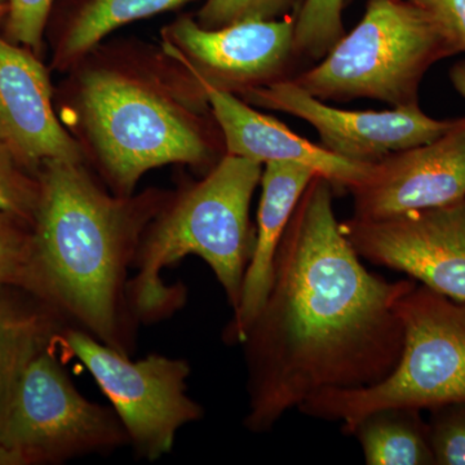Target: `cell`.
Listing matches in <instances>:
<instances>
[{"mask_svg": "<svg viewBox=\"0 0 465 465\" xmlns=\"http://www.w3.org/2000/svg\"><path fill=\"white\" fill-rule=\"evenodd\" d=\"M332 183L316 174L293 210L273 280L240 347L251 433L271 432L324 390L384 381L399 365L405 329L397 302L416 281L371 273L341 231Z\"/></svg>", "mask_w": 465, "mask_h": 465, "instance_id": "obj_1", "label": "cell"}, {"mask_svg": "<svg viewBox=\"0 0 465 465\" xmlns=\"http://www.w3.org/2000/svg\"><path fill=\"white\" fill-rule=\"evenodd\" d=\"M64 74L57 114L113 194L167 164L208 173L226 154L204 88L161 45L104 41Z\"/></svg>", "mask_w": 465, "mask_h": 465, "instance_id": "obj_2", "label": "cell"}, {"mask_svg": "<svg viewBox=\"0 0 465 465\" xmlns=\"http://www.w3.org/2000/svg\"><path fill=\"white\" fill-rule=\"evenodd\" d=\"M25 290L70 327L130 356L134 322L128 272L140 242L173 191L113 194L84 162L48 161L36 173Z\"/></svg>", "mask_w": 465, "mask_h": 465, "instance_id": "obj_3", "label": "cell"}, {"mask_svg": "<svg viewBox=\"0 0 465 465\" xmlns=\"http://www.w3.org/2000/svg\"><path fill=\"white\" fill-rule=\"evenodd\" d=\"M264 164L225 154L200 182L170 197L143 232L128 282V307L136 324L161 322L186 302L183 286H167L162 273L189 255L203 260L224 290L232 312L240 304L255 231L250 206Z\"/></svg>", "mask_w": 465, "mask_h": 465, "instance_id": "obj_4", "label": "cell"}, {"mask_svg": "<svg viewBox=\"0 0 465 465\" xmlns=\"http://www.w3.org/2000/svg\"><path fill=\"white\" fill-rule=\"evenodd\" d=\"M446 34L409 0H369L365 15L317 65L292 81L324 101L376 100L393 108L419 105L428 70L455 56Z\"/></svg>", "mask_w": 465, "mask_h": 465, "instance_id": "obj_5", "label": "cell"}, {"mask_svg": "<svg viewBox=\"0 0 465 465\" xmlns=\"http://www.w3.org/2000/svg\"><path fill=\"white\" fill-rule=\"evenodd\" d=\"M405 329L399 365L384 381L356 390H324L298 407L318 420L339 421L342 433L384 407L465 402V300L416 283L397 302Z\"/></svg>", "mask_w": 465, "mask_h": 465, "instance_id": "obj_6", "label": "cell"}, {"mask_svg": "<svg viewBox=\"0 0 465 465\" xmlns=\"http://www.w3.org/2000/svg\"><path fill=\"white\" fill-rule=\"evenodd\" d=\"M0 445L24 463L61 464L130 446L113 407L79 393L52 348L26 363L0 401Z\"/></svg>", "mask_w": 465, "mask_h": 465, "instance_id": "obj_7", "label": "cell"}, {"mask_svg": "<svg viewBox=\"0 0 465 465\" xmlns=\"http://www.w3.org/2000/svg\"><path fill=\"white\" fill-rule=\"evenodd\" d=\"M58 342L84 363L108 397L137 458L157 461L166 457L179 430L203 418V407L186 393L192 371L188 361L158 353L131 361L75 327H67Z\"/></svg>", "mask_w": 465, "mask_h": 465, "instance_id": "obj_8", "label": "cell"}, {"mask_svg": "<svg viewBox=\"0 0 465 465\" xmlns=\"http://www.w3.org/2000/svg\"><path fill=\"white\" fill-rule=\"evenodd\" d=\"M161 47L201 84L242 96L292 78L298 60L293 16L206 29L191 16L164 26Z\"/></svg>", "mask_w": 465, "mask_h": 465, "instance_id": "obj_9", "label": "cell"}, {"mask_svg": "<svg viewBox=\"0 0 465 465\" xmlns=\"http://www.w3.org/2000/svg\"><path fill=\"white\" fill-rule=\"evenodd\" d=\"M341 225L361 259L465 300V198L385 219L351 216Z\"/></svg>", "mask_w": 465, "mask_h": 465, "instance_id": "obj_10", "label": "cell"}, {"mask_svg": "<svg viewBox=\"0 0 465 465\" xmlns=\"http://www.w3.org/2000/svg\"><path fill=\"white\" fill-rule=\"evenodd\" d=\"M241 99L256 108L308 122L320 134L324 149L358 163H376L394 153L433 142L457 121L434 119L419 105L382 112L333 108L291 78L246 92Z\"/></svg>", "mask_w": 465, "mask_h": 465, "instance_id": "obj_11", "label": "cell"}, {"mask_svg": "<svg viewBox=\"0 0 465 465\" xmlns=\"http://www.w3.org/2000/svg\"><path fill=\"white\" fill-rule=\"evenodd\" d=\"M353 217L385 219L445 206L465 198V115L433 142L394 153L372 163L349 191Z\"/></svg>", "mask_w": 465, "mask_h": 465, "instance_id": "obj_12", "label": "cell"}, {"mask_svg": "<svg viewBox=\"0 0 465 465\" xmlns=\"http://www.w3.org/2000/svg\"><path fill=\"white\" fill-rule=\"evenodd\" d=\"M0 145L36 174L48 161L84 162L54 106L50 70L35 52L0 35Z\"/></svg>", "mask_w": 465, "mask_h": 465, "instance_id": "obj_13", "label": "cell"}, {"mask_svg": "<svg viewBox=\"0 0 465 465\" xmlns=\"http://www.w3.org/2000/svg\"><path fill=\"white\" fill-rule=\"evenodd\" d=\"M206 92L226 154L266 164L271 162L302 164L326 177L335 191H351L365 179L372 163H358L308 142L282 122L262 114L241 97L201 84Z\"/></svg>", "mask_w": 465, "mask_h": 465, "instance_id": "obj_14", "label": "cell"}, {"mask_svg": "<svg viewBox=\"0 0 465 465\" xmlns=\"http://www.w3.org/2000/svg\"><path fill=\"white\" fill-rule=\"evenodd\" d=\"M318 174L307 166L283 162L264 164L262 198L258 213L252 255L244 273L240 304L226 324L223 341L241 345L247 330L264 304L273 280L274 262L284 229L302 193Z\"/></svg>", "mask_w": 465, "mask_h": 465, "instance_id": "obj_15", "label": "cell"}, {"mask_svg": "<svg viewBox=\"0 0 465 465\" xmlns=\"http://www.w3.org/2000/svg\"><path fill=\"white\" fill-rule=\"evenodd\" d=\"M188 0H82L50 35L51 67L66 73L119 27Z\"/></svg>", "mask_w": 465, "mask_h": 465, "instance_id": "obj_16", "label": "cell"}, {"mask_svg": "<svg viewBox=\"0 0 465 465\" xmlns=\"http://www.w3.org/2000/svg\"><path fill=\"white\" fill-rule=\"evenodd\" d=\"M17 286H0V401L26 363L52 348L70 327L51 305L33 295H17Z\"/></svg>", "mask_w": 465, "mask_h": 465, "instance_id": "obj_17", "label": "cell"}, {"mask_svg": "<svg viewBox=\"0 0 465 465\" xmlns=\"http://www.w3.org/2000/svg\"><path fill=\"white\" fill-rule=\"evenodd\" d=\"M367 465H433L423 411L414 407H384L362 416L351 430Z\"/></svg>", "mask_w": 465, "mask_h": 465, "instance_id": "obj_18", "label": "cell"}, {"mask_svg": "<svg viewBox=\"0 0 465 465\" xmlns=\"http://www.w3.org/2000/svg\"><path fill=\"white\" fill-rule=\"evenodd\" d=\"M347 0H302L295 20L298 58L322 60L342 36V11Z\"/></svg>", "mask_w": 465, "mask_h": 465, "instance_id": "obj_19", "label": "cell"}, {"mask_svg": "<svg viewBox=\"0 0 465 465\" xmlns=\"http://www.w3.org/2000/svg\"><path fill=\"white\" fill-rule=\"evenodd\" d=\"M32 237V223L0 211V286L25 290Z\"/></svg>", "mask_w": 465, "mask_h": 465, "instance_id": "obj_20", "label": "cell"}, {"mask_svg": "<svg viewBox=\"0 0 465 465\" xmlns=\"http://www.w3.org/2000/svg\"><path fill=\"white\" fill-rule=\"evenodd\" d=\"M428 412L434 465H465V402L446 403Z\"/></svg>", "mask_w": 465, "mask_h": 465, "instance_id": "obj_21", "label": "cell"}, {"mask_svg": "<svg viewBox=\"0 0 465 465\" xmlns=\"http://www.w3.org/2000/svg\"><path fill=\"white\" fill-rule=\"evenodd\" d=\"M296 0H204L195 21L206 29L247 20L286 17Z\"/></svg>", "mask_w": 465, "mask_h": 465, "instance_id": "obj_22", "label": "cell"}, {"mask_svg": "<svg viewBox=\"0 0 465 465\" xmlns=\"http://www.w3.org/2000/svg\"><path fill=\"white\" fill-rule=\"evenodd\" d=\"M38 201V176L18 164L0 145V211L33 224Z\"/></svg>", "mask_w": 465, "mask_h": 465, "instance_id": "obj_23", "label": "cell"}, {"mask_svg": "<svg viewBox=\"0 0 465 465\" xmlns=\"http://www.w3.org/2000/svg\"><path fill=\"white\" fill-rule=\"evenodd\" d=\"M54 0H7L5 36L41 54Z\"/></svg>", "mask_w": 465, "mask_h": 465, "instance_id": "obj_24", "label": "cell"}, {"mask_svg": "<svg viewBox=\"0 0 465 465\" xmlns=\"http://www.w3.org/2000/svg\"><path fill=\"white\" fill-rule=\"evenodd\" d=\"M446 34L457 54L465 52V0H409Z\"/></svg>", "mask_w": 465, "mask_h": 465, "instance_id": "obj_25", "label": "cell"}, {"mask_svg": "<svg viewBox=\"0 0 465 465\" xmlns=\"http://www.w3.org/2000/svg\"><path fill=\"white\" fill-rule=\"evenodd\" d=\"M450 81L465 99V60L459 61L450 69Z\"/></svg>", "mask_w": 465, "mask_h": 465, "instance_id": "obj_26", "label": "cell"}, {"mask_svg": "<svg viewBox=\"0 0 465 465\" xmlns=\"http://www.w3.org/2000/svg\"><path fill=\"white\" fill-rule=\"evenodd\" d=\"M0 465H25L23 459L0 445Z\"/></svg>", "mask_w": 465, "mask_h": 465, "instance_id": "obj_27", "label": "cell"}, {"mask_svg": "<svg viewBox=\"0 0 465 465\" xmlns=\"http://www.w3.org/2000/svg\"><path fill=\"white\" fill-rule=\"evenodd\" d=\"M7 12H8V5H0V18L7 16Z\"/></svg>", "mask_w": 465, "mask_h": 465, "instance_id": "obj_28", "label": "cell"}, {"mask_svg": "<svg viewBox=\"0 0 465 465\" xmlns=\"http://www.w3.org/2000/svg\"><path fill=\"white\" fill-rule=\"evenodd\" d=\"M7 5V0H0V5Z\"/></svg>", "mask_w": 465, "mask_h": 465, "instance_id": "obj_29", "label": "cell"}, {"mask_svg": "<svg viewBox=\"0 0 465 465\" xmlns=\"http://www.w3.org/2000/svg\"><path fill=\"white\" fill-rule=\"evenodd\" d=\"M351 2V0H347V3Z\"/></svg>", "mask_w": 465, "mask_h": 465, "instance_id": "obj_30", "label": "cell"}]
</instances>
